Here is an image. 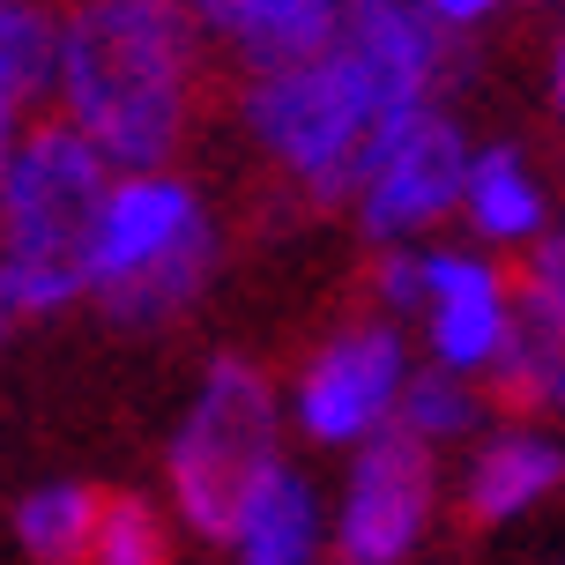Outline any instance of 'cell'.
<instances>
[{"label": "cell", "instance_id": "cell-12", "mask_svg": "<svg viewBox=\"0 0 565 565\" xmlns=\"http://www.w3.org/2000/svg\"><path fill=\"white\" fill-rule=\"evenodd\" d=\"M216 565H328V491L298 454H282L276 469L238 499L224 536L209 543Z\"/></svg>", "mask_w": 565, "mask_h": 565}, {"label": "cell", "instance_id": "cell-7", "mask_svg": "<svg viewBox=\"0 0 565 565\" xmlns=\"http://www.w3.org/2000/svg\"><path fill=\"white\" fill-rule=\"evenodd\" d=\"M417 350L387 312L350 306L335 312L320 335L306 342V358L282 372V424L290 447L306 454H358L365 439L395 431V409L409 395Z\"/></svg>", "mask_w": 565, "mask_h": 565}, {"label": "cell", "instance_id": "cell-18", "mask_svg": "<svg viewBox=\"0 0 565 565\" xmlns=\"http://www.w3.org/2000/svg\"><path fill=\"white\" fill-rule=\"evenodd\" d=\"M83 565H179V529L164 521V507L149 491H105Z\"/></svg>", "mask_w": 565, "mask_h": 565}, {"label": "cell", "instance_id": "cell-10", "mask_svg": "<svg viewBox=\"0 0 565 565\" xmlns=\"http://www.w3.org/2000/svg\"><path fill=\"white\" fill-rule=\"evenodd\" d=\"M565 499V431L529 409H491L469 447L447 461V521L477 536L529 529Z\"/></svg>", "mask_w": 565, "mask_h": 565}, {"label": "cell", "instance_id": "cell-23", "mask_svg": "<svg viewBox=\"0 0 565 565\" xmlns=\"http://www.w3.org/2000/svg\"><path fill=\"white\" fill-rule=\"evenodd\" d=\"M23 328V312H15V298H8V282H0V350H8V335Z\"/></svg>", "mask_w": 565, "mask_h": 565}, {"label": "cell", "instance_id": "cell-19", "mask_svg": "<svg viewBox=\"0 0 565 565\" xmlns=\"http://www.w3.org/2000/svg\"><path fill=\"white\" fill-rule=\"evenodd\" d=\"M424 15H431V30L447 38V45H469V38H483L491 23H507L521 0H417Z\"/></svg>", "mask_w": 565, "mask_h": 565}, {"label": "cell", "instance_id": "cell-21", "mask_svg": "<svg viewBox=\"0 0 565 565\" xmlns=\"http://www.w3.org/2000/svg\"><path fill=\"white\" fill-rule=\"evenodd\" d=\"M38 113H23V105H8V97H0V179H8V164H15V149H23V127Z\"/></svg>", "mask_w": 565, "mask_h": 565}, {"label": "cell", "instance_id": "cell-26", "mask_svg": "<svg viewBox=\"0 0 565 565\" xmlns=\"http://www.w3.org/2000/svg\"><path fill=\"white\" fill-rule=\"evenodd\" d=\"M558 238H565V231H558Z\"/></svg>", "mask_w": 565, "mask_h": 565}, {"label": "cell", "instance_id": "cell-22", "mask_svg": "<svg viewBox=\"0 0 565 565\" xmlns=\"http://www.w3.org/2000/svg\"><path fill=\"white\" fill-rule=\"evenodd\" d=\"M179 8H186V15L201 23V38H216V15H224V0H179Z\"/></svg>", "mask_w": 565, "mask_h": 565}, {"label": "cell", "instance_id": "cell-1", "mask_svg": "<svg viewBox=\"0 0 565 565\" xmlns=\"http://www.w3.org/2000/svg\"><path fill=\"white\" fill-rule=\"evenodd\" d=\"M454 83V45L417 0H342L328 45L290 67L238 75V135L282 194L342 209L372 149L409 119L439 113Z\"/></svg>", "mask_w": 565, "mask_h": 565}, {"label": "cell", "instance_id": "cell-5", "mask_svg": "<svg viewBox=\"0 0 565 565\" xmlns=\"http://www.w3.org/2000/svg\"><path fill=\"white\" fill-rule=\"evenodd\" d=\"M290 454L282 424V380L260 358L216 350L194 372V387L179 402L164 431V521L194 543H216L238 499Z\"/></svg>", "mask_w": 565, "mask_h": 565}, {"label": "cell", "instance_id": "cell-2", "mask_svg": "<svg viewBox=\"0 0 565 565\" xmlns=\"http://www.w3.org/2000/svg\"><path fill=\"white\" fill-rule=\"evenodd\" d=\"M216 45L179 0H60L45 113L113 171H171L201 135Z\"/></svg>", "mask_w": 565, "mask_h": 565}, {"label": "cell", "instance_id": "cell-17", "mask_svg": "<svg viewBox=\"0 0 565 565\" xmlns=\"http://www.w3.org/2000/svg\"><path fill=\"white\" fill-rule=\"evenodd\" d=\"M53 45H60V0H0V97L8 105L45 113Z\"/></svg>", "mask_w": 565, "mask_h": 565}, {"label": "cell", "instance_id": "cell-6", "mask_svg": "<svg viewBox=\"0 0 565 565\" xmlns=\"http://www.w3.org/2000/svg\"><path fill=\"white\" fill-rule=\"evenodd\" d=\"M105 186H113V164L83 135H67L53 113L23 127V149L0 179V282L23 320L83 306V254Z\"/></svg>", "mask_w": 565, "mask_h": 565}, {"label": "cell", "instance_id": "cell-13", "mask_svg": "<svg viewBox=\"0 0 565 565\" xmlns=\"http://www.w3.org/2000/svg\"><path fill=\"white\" fill-rule=\"evenodd\" d=\"M499 402L565 431V238L521 260V350L507 365Z\"/></svg>", "mask_w": 565, "mask_h": 565}, {"label": "cell", "instance_id": "cell-25", "mask_svg": "<svg viewBox=\"0 0 565 565\" xmlns=\"http://www.w3.org/2000/svg\"><path fill=\"white\" fill-rule=\"evenodd\" d=\"M551 565H565V551H558V558H551Z\"/></svg>", "mask_w": 565, "mask_h": 565}, {"label": "cell", "instance_id": "cell-11", "mask_svg": "<svg viewBox=\"0 0 565 565\" xmlns=\"http://www.w3.org/2000/svg\"><path fill=\"white\" fill-rule=\"evenodd\" d=\"M565 231V209H558V179L543 171V157L529 141H477L469 149V171H461V209H454V238H469L483 254L499 260H521L551 246Z\"/></svg>", "mask_w": 565, "mask_h": 565}, {"label": "cell", "instance_id": "cell-9", "mask_svg": "<svg viewBox=\"0 0 565 565\" xmlns=\"http://www.w3.org/2000/svg\"><path fill=\"white\" fill-rule=\"evenodd\" d=\"M477 135L461 127L454 105L409 119L402 135H387L372 149V164L358 171V186L342 201V216L358 231L365 254H402V246H431L454 231L461 209V171H469Z\"/></svg>", "mask_w": 565, "mask_h": 565}, {"label": "cell", "instance_id": "cell-14", "mask_svg": "<svg viewBox=\"0 0 565 565\" xmlns=\"http://www.w3.org/2000/svg\"><path fill=\"white\" fill-rule=\"evenodd\" d=\"M342 0H224L216 15V60H231L238 75H260V67H290L328 45Z\"/></svg>", "mask_w": 565, "mask_h": 565}, {"label": "cell", "instance_id": "cell-15", "mask_svg": "<svg viewBox=\"0 0 565 565\" xmlns=\"http://www.w3.org/2000/svg\"><path fill=\"white\" fill-rule=\"evenodd\" d=\"M97 513H105V491L97 483L45 477L8 507V536H15V551L30 565H83L89 536H97Z\"/></svg>", "mask_w": 565, "mask_h": 565}, {"label": "cell", "instance_id": "cell-16", "mask_svg": "<svg viewBox=\"0 0 565 565\" xmlns=\"http://www.w3.org/2000/svg\"><path fill=\"white\" fill-rule=\"evenodd\" d=\"M491 409H499V395H483V387L454 380V372L417 365L409 372V395H402V409H395V431H409L417 447H431L439 461H454V454L491 424Z\"/></svg>", "mask_w": 565, "mask_h": 565}, {"label": "cell", "instance_id": "cell-8", "mask_svg": "<svg viewBox=\"0 0 565 565\" xmlns=\"http://www.w3.org/2000/svg\"><path fill=\"white\" fill-rule=\"evenodd\" d=\"M328 491V565H417L447 521V461L409 431L342 454Z\"/></svg>", "mask_w": 565, "mask_h": 565}, {"label": "cell", "instance_id": "cell-20", "mask_svg": "<svg viewBox=\"0 0 565 565\" xmlns=\"http://www.w3.org/2000/svg\"><path fill=\"white\" fill-rule=\"evenodd\" d=\"M543 97H551V119L565 127V23L551 38V53H543Z\"/></svg>", "mask_w": 565, "mask_h": 565}, {"label": "cell", "instance_id": "cell-4", "mask_svg": "<svg viewBox=\"0 0 565 565\" xmlns=\"http://www.w3.org/2000/svg\"><path fill=\"white\" fill-rule=\"evenodd\" d=\"M372 312H387L417 365L454 372L483 395L507 387V365L521 350V268L483 254L469 238H431V246H402V254H372L365 282Z\"/></svg>", "mask_w": 565, "mask_h": 565}, {"label": "cell", "instance_id": "cell-3", "mask_svg": "<svg viewBox=\"0 0 565 565\" xmlns=\"http://www.w3.org/2000/svg\"><path fill=\"white\" fill-rule=\"evenodd\" d=\"M224 276V216L194 171H113L89 224L83 306L127 335H164L194 320Z\"/></svg>", "mask_w": 565, "mask_h": 565}, {"label": "cell", "instance_id": "cell-24", "mask_svg": "<svg viewBox=\"0 0 565 565\" xmlns=\"http://www.w3.org/2000/svg\"><path fill=\"white\" fill-rule=\"evenodd\" d=\"M536 8H565V0H536Z\"/></svg>", "mask_w": 565, "mask_h": 565}]
</instances>
